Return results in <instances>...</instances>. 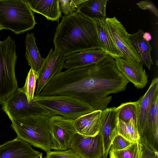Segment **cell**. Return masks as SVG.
<instances>
[{
  "mask_svg": "<svg viewBox=\"0 0 158 158\" xmlns=\"http://www.w3.org/2000/svg\"><path fill=\"white\" fill-rule=\"evenodd\" d=\"M42 153H40L38 155L32 158H42Z\"/></svg>",
  "mask_w": 158,
  "mask_h": 158,
  "instance_id": "34",
  "label": "cell"
},
{
  "mask_svg": "<svg viewBox=\"0 0 158 158\" xmlns=\"http://www.w3.org/2000/svg\"><path fill=\"white\" fill-rule=\"evenodd\" d=\"M86 0H59L60 8L64 15L73 14Z\"/></svg>",
  "mask_w": 158,
  "mask_h": 158,
  "instance_id": "28",
  "label": "cell"
},
{
  "mask_svg": "<svg viewBox=\"0 0 158 158\" xmlns=\"http://www.w3.org/2000/svg\"><path fill=\"white\" fill-rule=\"evenodd\" d=\"M33 12L44 16L48 20L59 22L62 16L59 0H25Z\"/></svg>",
  "mask_w": 158,
  "mask_h": 158,
  "instance_id": "19",
  "label": "cell"
},
{
  "mask_svg": "<svg viewBox=\"0 0 158 158\" xmlns=\"http://www.w3.org/2000/svg\"><path fill=\"white\" fill-rule=\"evenodd\" d=\"M141 142L143 148V158H158V152L148 146L143 142Z\"/></svg>",
  "mask_w": 158,
  "mask_h": 158,
  "instance_id": "32",
  "label": "cell"
},
{
  "mask_svg": "<svg viewBox=\"0 0 158 158\" xmlns=\"http://www.w3.org/2000/svg\"><path fill=\"white\" fill-rule=\"evenodd\" d=\"M109 56L101 49H91L75 52L66 56L63 68L66 70L98 63Z\"/></svg>",
  "mask_w": 158,
  "mask_h": 158,
  "instance_id": "15",
  "label": "cell"
},
{
  "mask_svg": "<svg viewBox=\"0 0 158 158\" xmlns=\"http://www.w3.org/2000/svg\"><path fill=\"white\" fill-rule=\"evenodd\" d=\"M70 148L81 158H103L104 150L101 137L98 134L93 136H85L76 133Z\"/></svg>",
  "mask_w": 158,
  "mask_h": 158,
  "instance_id": "12",
  "label": "cell"
},
{
  "mask_svg": "<svg viewBox=\"0 0 158 158\" xmlns=\"http://www.w3.org/2000/svg\"><path fill=\"white\" fill-rule=\"evenodd\" d=\"M17 58L15 43L11 36L0 40V104L2 105L19 88L15 74Z\"/></svg>",
  "mask_w": 158,
  "mask_h": 158,
  "instance_id": "5",
  "label": "cell"
},
{
  "mask_svg": "<svg viewBox=\"0 0 158 158\" xmlns=\"http://www.w3.org/2000/svg\"><path fill=\"white\" fill-rule=\"evenodd\" d=\"M53 42L55 49L66 56L101 49L95 21L77 11L63 16L56 27Z\"/></svg>",
  "mask_w": 158,
  "mask_h": 158,
  "instance_id": "2",
  "label": "cell"
},
{
  "mask_svg": "<svg viewBox=\"0 0 158 158\" xmlns=\"http://www.w3.org/2000/svg\"><path fill=\"white\" fill-rule=\"evenodd\" d=\"M143 37L146 41L148 42L151 40L152 39L151 35L148 32H144L143 35Z\"/></svg>",
  "mask_w": 158,
  "mask_h": 158,
  "instance_id": "33",
  "label": "cell"
},
{
  "mask_svg": "<svg viewBox=\"0 0 158 158\" xmlns=\"http://www.w3.org/2000/svg\"><path fill=\"white\" fill-rule=\"evenodd\" d=\"M117 128L118 135L131 143L140 139L137 127L131 122H126L118 119Z\"/></svg>",
  "mask_w": 158,
  "mask_h": 158,
  "instance_id": "26",
  "label": "cell"
},
{
  "mask_svg": "<svg viewBox=\"0 0 158 158\" xmlns=\"http://www.w3.org/2000/svg\"><path fill=\"white\" fill-rule=\"evenodd\" d=\"M105 20H94L100 44L101 49L114 59L117 58H123L122 53L115 46L106 30Z\"/></svg>",
  "mask_w": 158,
  "mask_h": 158,
  "instance_id": "21",
  "label": "cell"
},
{
  "mask_svg": "<svg viewBox=\"0 0 158 158\" xmlns=\"http://www.w3.org/2000/svg\"><path fill=\"white\" fill-rule=\"evenodd\" d=\"M56 95L72 96L86 102L94 110L107 108L109 95L124 91L130 82L117 69L110 56L100 62L61 72L56 77Z\"/></svg>",
  "mask_w": 158,
  "mask_h": 158,
  "instance_id": "1",
  "label": "cell"
},
{
  "mask_svg": "<svg viewBox=\"0 0 158 158\" xmlns=\"http://www.w3.org/2000/svg\"><path fill=\"white\" fill-rule=\"evenodd\" d=\"M139 135L142 141L158 152V92L152 100L147 119Z\"/></svg>",
  "mask_w": 158,
  "mask_h": 158,
  "instance_id": "13",
  "label": "cell"
},
{
  "mask_svg": "<svg viewBox=\"0 0 158 158\" xmlns=\"http://www.w3.org/2000/svg\"><path fill=\"white\" fill-rule=\"evenodd\" d=\"M107 0H86L77 9V11L94 20H105Z\"/></svg>",
  "mask_w": 158,
  "mask_h": 158,
  "instance_id": "22",
  "label": "cell"
},
{
  "mask_svg": "<svg viewBox=\"0 0 158 158\" xmlns=\"http://www.w3.org/2000/svg\"><path fill=\"white\" fill-rule=\"evenodd\" d=\"M38 73L32 68L30 69L27 76L25 83L23 87L27 101L30 103L33 99L35 90L36 81L38 78Z\"/></svg>",
  "mask_w": 158,
  "mask_h": 158,
  "instance_id": "27",
  "label": "cell"
},
{
  "mask_svg": "<svg viewBox=\"0 0 158 158\" xmlns=\"http://www.w3.org/2000/svg\"><path fill=\"white\" fill-rule=\"evenodd\" d=\"M144 32L139 29L137 32L129 36L134 48L138 53L140 57V62L143 65H146L149 69L153 63L151 57L152 47L149 42L143 37Z\"/></svg>",
  "mask_w": 158,
  "mask_h": 158,
  "instance_id": "20",
  "label": "cell"
},
{
  "mask_svg": "<svg viewBox=\"0 0 158 158\" xmlns=\"http://www.w3.org/2000/svg\"><path fill=\"white\" fill-rule=\"evenodd\" d=\"M158 92V78H154L145 94L137 101V129L139 134L143 127L152 103Z\"/></svg>",
  "mask_w": 158,
  "mask_h": 158,
  "instance_id": "18",
  "label": "cell"
},
{
  "mask_svg": "<svg viewBox=\"0 0 158 158\" xmlns=\"http://www.w3.org/2000/svg\"><path fill=\"white\" fill-rule=\"evenodd\" d=\"M65 60L66 56L56 50L51 49L38 72L35 95H38L48 82L61 72Z\"/></svg>",
  "mask_w": 158,
  "mask_h": 158,
  "instance_id": "10",
  "label": "cell"
},
{
  "mask_svg": "<svg viewBox=\"0 0 158 158\" xmlns=\"http://www.w3.org/2000/svg\"><path fill=\"white\" fill-rule=\"evenodd\" d=\"M116 108L119 119L131 122L137 127V101L123 103Z\"/></svg>",
  "mask_w": 158,
  "mask_h": 158,
  "instance_id": "25",
  "label": "cell"
},
{
  "mask_svg": "<svg viewBox=\"0 0 158 158\" xmlns=\"http://www.w3.org/2000/svg\"><path fill=\"white\" fill-rule=\"evenodd\" d=\"M118 111L116 107L107 108L102 110L98 134L102 138L104 150L103 158H107L110 145L118 135Z\"/></svg>",
  "mask_w": 158,
  "mask_h": 158,
  "instance_id": "11",
  "label": "cell"
},
{
  "mask_svg": "<svg viewBox=\"0 0 158 158\" xmlns=\"http://www.w3.org/2000/svg\"><path fill=\"white\" fill-rule=\"evenodd\" d=\"M101 112V110H94L74 120L73 125L76 133L86 137L97 135Z\"/></svg>",
  "mask_w": 158,
  "mask_h": 158,
  "instance_id": "17",
  "label": "cell"
},
{
  "mask_svg": "<svg viewBox=\"0 0 158 158\" xmlns=\"http://www.w3.org/2000/svg\"><path fill=\"white\" fill-rule=\"evenodd\" d=\"M132 143L122 136L118 135L114 138L112 142L110 150H121L128 146Z\"/></svg>",
  "mask_w": 158,
  "mask_h": 158,
  "instance_id": "30",
  "label": "cell"
},
{
  "mask_svg": "<svg viewBox=\"0 0 158 158\" xmlns=\"http://www.w3.org/2000/svg\"><path fill=\"white\" fill-rule=\"evenodd\" d=\"M34 33H27L26 36V52L25 57L28 64L34 71L38 73L40 69L44 59L41 57L39 50L36 44V38Z\"/></svg>",
  "mask_w": 158,
  "mask_h": 158,
  "instance_id": "23",
  "label": "cell"
},
{
  "mask_svg": "<svg viewBox=\"0 0 158 158\" xmlns=\"http://www.w3.org/2000/svg\"><path fill=\"white\" fill-rule=\"evenodd\" d=\"M49 118L42 115L28 116L13 120L11 126L17 138L47 152L52 150Z\"/></svg>",
  "mask_w": 158,
  "mask_h": 158,
  "instance_id": "3",
  "label": "cell"
},
{
  "mask_svg": "<svg viewBox=\"0 0 158 158\" xmlns=\"http://www.w3.org/2000/svg\"><path fill=\"white\" fill-rule=\"evenodd\" d=\"M106 30L115 46L122 53L123 58L132 62H140L138 52L133 46L125 28L115 17L105 20Z\"/></svg>",
  "mask_w": 158,
  "mask_h": 158,
  "instance_id": "8",
  "label": "cell"
},
{
  "mask_svg": "<svg viewBox=\"0 0 158 158\" xmlns=\"http://www.w3.org/2000/svg\"><path fill=\"white\" fill-rule=\"evenodd\" d=\"M109 158H143V148L140 139L120 150H110Z\"/></svg>",
  "mask_w": 158,
  "mask_h": 158,
  "instance_id": "24",
  "label": "cell"
},
{
  "mask_svg": "<svg viewBox=\"0 0 158 158\" xmlns=\"http://www.w3.org/2000/svg\"><path fill=\"white\" fill-rule=\"evenodd\" d=\"M46 153L44 158H81L70 148L64 151H51Z\"/></svg>",
  "mask_w": 158,
  "mask_h": 158,
  "instance_id": "29",
  "label": "cell"
},
{
  "mask_svg": "<svg viewBox=\"0 0 158 158\" xmlns=\"http://www.w3.org/2000/svg\"><path fill=\"white\" fill-rule=\"evenodd\" d=\"M4 29V28L0 25V31Z\"/></svg>",
  "mask_w": 158,
  "mask_h": 158,
  "instance_id": "35",
  "label": "cell"
},
{
  "mask_svg": "<svg viewBox=\"0 0 158 158\" xmlns=\"http://www.w3.org/2000/svg\"><path fill=\"white\" fill-rule=\"evenodd\" d=\"M40 153L17 137L0 145V158H32Z\"/></svg>",
  "mask_w": 158,
  "mask_h": 158,
  "instance_id": "16",
  "label": "cell"
},
{
  "mask_svg": "<svg viewBox=\"0 0 158 158\" xmlns=\"http://www.w3.org/2000/svg\"><path fill=\"white\" fill-rule=\"evenodd\" d=\"M136 4L142 10H148L152 12L157 17H158V10L155 5L150 1H142Z\"/></svg>",
  "mask_w": 158,
  "mask_h": 158,
  "instance_id": "31",
  "label": "cell"
},
{
  "mask_svg": "<svg viewBox=\"0 0 158 158\" xmlns=\"http://www.w3.org/2000/svg\"><path fill=\"white\" fill-rule=\"evenodd\" d=\"M2 109L11 121L26 116L42 115L50 117L53 115L34 99L29 103L23 87L18 89L2 104Z\"/></svg>",
  "mask_w": 158,
  "mask_h": 158,
  "instance_id": "7",
  "label": "cell"
},
{
  "mask_svg": "<svg viewBox=\"0 0 158 158\" xmlns=\"http://www.w3.org/2000/svg\"><path fill=\"white\" fill-rule=\"evenodd\" d=\"M33 99L53 115L73 120L94 110L88 103L70 96L34 95Z\"/></svg>",
  "mask_w": 158,
  "mask_h": 158,
  "instance_id": "6",
  "label": "cell"
},
{
  "mask_svg": "<svg viewBox=\"0 0 158 158\" xmlns=\"http://www.w3.org/2000/svg\"><path fill=\"white\" fill-rule=\"evenodd\" d=\"M73 121L59 115L49 117L48 124L52 149L64 151L70 148L72 140L77 133Z\"/></svg>",
  "mask_w": 158,
  "mask_h": 158,
  "instance_id": "9",
  "label": "cell"
},
{
  "mask_svg": "<svg viewBox=\"0 0 158 158\" xmlns=\"http://www.w3.org/2000/svg\"><path fill=\"white\" fill-rule=\"evenodd\" d=\"M115 60L118 70L135 87L143 89L148 82V75L140 62H132L122 58H117Z\"/></svg>",
  "mask_w": 158,
  "mask_h": 158,
  "instance_id": "14",
  "label": "cell"
},
{
  "mask_svg": "<svg viewBox=\"0 0 158 158\" xmlns=\"http://www.w3.org/2000/svg\"><path fill=\"white\" fill-rule=\"evenodd\" d=\"M37 24L25 0H0V25L15 34L33 29Z\"/></svg>",
  "mask_w": 158,
  "mask_h": 158,
  "instance_id": "4",
  "label": "cell"
}]
</instances>
